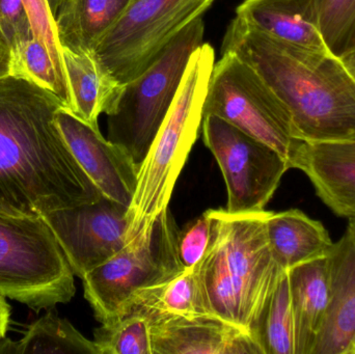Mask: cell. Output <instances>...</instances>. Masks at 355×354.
Returning <instances> with one entry per match:
<instances>
[{
    "instance_id": "27",
    "label": "cell",
    "mask_w": 355,
    "mask_h": 354,
    "mask_svg": "<svg viewBox=\"0 0 355 354\" xmlns=\"http://www.w3.org/2000/svg\"><path fill=\"white\" fill-rule=\"evenodd\" d=\"M31 19L33 37L47 48L60 76L67 82L62 60V48L58 37L55 23L52 18L47 0H23ZM68 85V82H67Z\"/></svg>"
},
{
    "instance_id": "8",
    "label": "cell",
    "mask_w": 355,
    "mask_h": 354,
    "mask_svg": "<svg viewBox=\"0 0 355 354\" xmlns=\"http://www.w3.org/2000/svg\"><path fill=\"white\" fill-rule=\"evenodd\" d=\"M215 62L204 105L214 114L277 151L295 168L304 141L298 139L283 102L252 66L235 52L221 51Z\"/></svg>"
},
{
    "instance_id": "36",
    "label": "cell",
    "mask_w": 355,
    "mask_h": 354,
    "mask_svg": "<svg viewBox=\"0 0 355 354\" xmlns=\"http://www.w3.org/2000/svg\"><path fill=\"white\" fill-rule=\"evenodd\" d=\"M204 1H206L207 3H209L211 6V4H212L213 2H214V0H204Z\"/></svg>"
},
{
    "instance_id": "11",
    "label": "cell",
    "mask_w": 355,
    "mask_h": 354,
    "mask_svg": "<svg viewBox=\"0 0 355 354\" xmlns=\"http://www.w3.org/2000/svg\"><path fill=\"white\" fill-rule=\"evenodd\" d=\"M128 208L101 197L94 203L45 214L74 276L85 274L127 245Z\"/></svg>"
},
{
    "instance_id": "10",
    "label": "cell",
    "mask_w": 355,
    "mask_h": 354,
    "mask_svg": "<svg viewBox=\"0 0 355 354\" xmlns=\"http://www.w3.org/2000/svg\"><path fill=\"white\" fill-rule=\"evenodd\" d=\"M202 131L225 179V209L232 213L265 210L290 170L288 162L272 148L214 114L204 116Z\"/></svg>"
},
{
    "instance_id": "5",
    "label": "cell",
    "mask_w": 355,
    "mask_h": 354,
    "mask_svg": "<svg viewBox=\"0 0 355 354\" xmlns=\"http://www.w3.org/2000/svg\"><path fill=\"white\" fill-rule=\"evenodd\" d=\"M202 16L184 27L139 76L123 85L107 116V139L141 166L183 80L190 56L202 44Z\"/></svg>"
},
{
    "instance_id": "17",
    "label": "cell",
    "mask_w": 355,
    "mask_h": 354,
    "mask_svg": "<svg viewBox=\"0 0 355 354\" xmlns=\"http://www.w3.org/2000/svg\"><path fill=\"white\" fill-rule=\"evenodd\" d=\"M295 326V353L312 354L329 303L327 257L288 270Z\"/></svg>"
},
{
    "instance_id": "3",
    "label": "cell",
    "mask_w": 355,
    "mask_h": 354,
    "mask_svg": "<svg viewBox=\"0 0 355 354\" xmlns=\"http://www.w3.org/2000/svg\"><path fill=\"white\" fill-rule=\"evenodd\" d=\"M208 212L212 222L210 243L198 262L207 309L211 315L252 334L284 272L267 238L265 222L268 211Z\"/></svg>"
},
{
    "instance_id": "37",
    "label": "cell",
    "mask_w": 355,
    "mask_h": 354,
    "mask_svg": "<svg viewBox=\"0 0 355 354\" xmlns=\"http://www.w3.org/2000/svg\"><path fill=\"white\" fill-rule=\"evenodd\" d=\"M354 354H355V346H354Z\"/></svg>"
},
{
    "instance_id": "1",
    "label": "cell",
    "mask_w": 355,
    "mask_h": 354,
    "mask_svg": "<svg viewBox=\"0 0 355 354\" xmlns=\"http://www.w3.org/2000/svg\"><path fill=\"white\" fill-rule=\"evenodd\" d=\"M62 102L12 74L0 77V202L19 215H45L102 195L55 123Z\"/></svg>"
},
{
    "instance_id": "30",
    "label": "cell",
    "mask_w": 355,
    "mask_h": 354,
    "mask_svg": "<svg viewBox=\"0 0 355 354\" xmlns=\"http://www.w3.org/2000/svg\"><path fill=\"white\" fill-rule=\"evenodd\" d=\"M10 308L6 301V297L0 295V339L6 337L10 324Z\"/></svg>"
},
{
    "instance_id": "14",
    "label": "cell",
    "mask_w": 355,
    "mask_h": 354,
    "mask_svg": "<svg viewBox=\"0 0 355 354\" xmlns=\"http://www.w3.org/2000/svg\"><path fill=\"white\" fill-rule=\"evenodd\" d=\"M329 303L312 354H354L355 346V222L327 254Z\"/></svg>"
},
{
    "instance_id": "12",
    "label": "cell",
    "mask_w": 355,
    "mask_h": 354,
    "mask_svg": "<svg viewBox=\"0 0 355 354\" xmlns=\"http://www.w3.org/2000/svg\"><path fill=\"white\" fill-rule=\"evenodd\" d=\"M55 123L71 153L102 197L129 209L139 166L128 152L104 139L99 128L83 122L66 107L56 112Z\"/></svg>"
},
{
    "instance_id": "21",
    "label": "cell",
    "mask_w": 355,
    "mask_h": 354,
    "mask_svg": "<svg viewBox=\"0 0 355 354\" xmlns=\"http://www.w3.org/2000/svg\"><path fill=\"white\" fill-rule=\"evenodd\" d=\"M131 313L141 314L150 322L209 314L202 294L198 263L185 268L162 284L135 293L130 303L129 314Z\"/></svg>"
},
{
    "instance_id": "29",
    "label": "cell",
    "mask_w": 355,
    "mask_h": 354,
    "mask_svg": "<svg viewBox=\"0 0 355 354\" xmlns=\"http://www.w3.org/2000/svg\"><path fill=\"white\" fill-rule=\"evenodd\" d=\"M0 31L10 49L33 37L31 19L23 0H0Z\"/></svg>"
},
{
    "instance_id": "23",
    "label": "cell",
    "mask_w": 355,
    "mask_h": 354,
    "mask_svg": "<svg viewBox=\"0 0 355 354\" xmlns=\"http://www.w3.org/2000/svg\"><path fill=\"white\" fill-rule=\"evenodd\" d=\"M15 346L16 354H100L95 341L51 312L31 324Z\"/></svg>"
},
{
    "instance_id": "34",
    "label": "cell",
    "mask_w": 355,
    "mask_h": 354,
    "mask_svg": "<svg viewBox=\"0 0 355 354\" xmlns=\"http://www.w3.org/2000/svg\"><path fill=\"white\" fill-rule=\"evenodd\" d=\"M10 50V47H8V42H6V37L2 35L1 31H0V50Z\"/></svg>"
},
{
    "instance_id": "19",
    "label": "cell",
    "mask_w": 355,
    "mask_h": 354,
    "mask_svg": "<svg viewBox=\"0 0 355 354\" xmlns=\"http://www.w3.org/2000/svg\"><path fill=\"white\" fill-rule=\"evenodd\" d=\"M62 60L70 91L69 110L83 122L99 128L100 114L112 110L123 85L102 70L91 52L62 48Z\"/></svg>"
},
{
    "instance_id": "13",
    "label": "cell",
    "mask_w": 355,
    "mask_h": 354,
    "mask_svg": "<svg viewBox=\"0 0 355 354\" xmlns=\"http://www.w3.org/2000/svg\"><path fill=\"white\" fill-rule=\"evenodd\" d=\"M153 354H263L254 335L214 315L151 322Z\"/></svg>"
},
{
    "instance_id": "28",
    "label": "cell",
    "mask_w": 355,
    "mask_h": 354,
    "mask_svg": "<svg viewBox=\"0 0 355 354\" xmlns=\"http://www.w3.org/2000/svg\"><path fill=\"white\" fill-rule=\"evenodd\" d=\"M212 222L208 210L178 234V254L184 268L196 266L210 243Z\"/></svg>"
},
{
    "instance_id": "26",
    "label": "cell",
    "mask_w": 355,
    "mask_h": 354,
    "mask_svg": "<svg viewBox=\"0 0 355 354\" xmlns=\"http://www.w3.org/2000/svg\"><path fill=\"white\" fill-rule=\"evenodd\" d=\"M315 8L327 48L342 60L355 48V0H315Z\"/></svg>"
},
{
    "instance_id": "16",
    "label": "cell",
    "mask_w": 355,
    "mask_h": 354,
    "mask_svg": "<svg viewBox=\"0 0 355 354\" xmlns=\"http://www.w3.org/2000/svg\"><path fill=\"white\" fill-rule=\"evenodd\" d=\"M236 17L290 47L331 53L317 24L315 0H243Z\"/></svg>"
},
{
    "instance_id": "7",
    "label": "cell",
    "mask_w": 355,
    "mask_h": 354,
    "mask_svg": "<svg viewBox=\"0 0 355 354\" xmlns=\"http://www.w3.org/2000/svg\"><path fill=\"white\" fill-rule=\"evenodd\" d=\"M179 231L168 209L147 231L81 278L85 299L100 324L128 315L135 293L162 284L185 269L178 254Z\"/></svg>"
},
{
    "instance_id": "20",
    "label": "cell",
    "mask_w": 355,
    "mask_h": 354,
    "mask_svg": "<svg viewBox=\"0 0 355 354\" xmlns=\"http://www.w3.org/2000/svg\"><path fill=\"white\" fill-rule=\"evenodd\" d=\"M132 0H67L53 16L62 48L93 53Z\"/></svg>"
},
{
    "instance_id": "22",
    "label": "cell",
    "mask_w": 355,
    "mask_h": 354,
    "mask_svg": "<svg viewBox=\"0 0 355 354\" xmlns=\"http://www.w3.org/2000/svg\"><path fill=\"white\" fill-rule=\"evenodd\" d=\"M252 334L263 354H296L288 270H284L275 283Z\"/></svg>"
},
{
    "instance_id": "33",
    "label": "cell",
    "mask_w": 355,
    "mask_h": 354,
    "mask_svg": "<svg viewBox=\"0 0 355 354\" xmlns=\"http://www.w3.org/2000/svg\"><path fill=\"white\" fill-rule=\"evenodd\" d=\"M66 1L67 0H47L50 12H51L52 18H53L54 15L58 12V10L64 6V2Z\"/></svg>"
},
{
    "instance_id": "9",
    "label": "cell",
    "mask_w": 355,
    "mask_h": 354,
    "mask_svg": "<svg viewBox=\"0 0 355 354\" xmlns=\"http://www.w3.org/2000/svg\"><path fill=\"white\" fill-rule=\"evenodd\" d=\"M210 6L204 0H132L98 44L94 56L102 70L126 85Z\"/></svg>"
},
{
    "instance_id": "6",
    "label": "cell",
    "mask_w": 355,
    "mask_h": 354,
    "mask_svg": "<svg viewBox=\"0 0 355 354\" xmlns=\"http://www.w3.org/2000/svg\"><path fill=\"white\" fill-rule=\"evenodd\" d=\"M75 292L72 268L45 218L0 212V295L40 312Z\"/></svg>"
},
{
    "instance_id": "2",
    "label": "cell",
    "mask_w": 355,
    "mask_h": 354,
    "mask_svg": "<svg viewBox=\"0 0 355 354\" xmlns=\"http://www.w3.org/2000/svg\"><path fill=\"white\" fill-rule=\"evenodd\" d=\"M221 51L235 52L279 98L302 141L355 139V78L333 53L290 47L235 17Z\"/></svg>"
},
{
    "instance_id": "35",
    "label": "cell",
    "mask_w": 355,
    "mask_h": 354,
    "mask_svg": "<svg viewBox=\"0 0 355 354\" xmlns=\"http://www.w3.org/2000/svg\"><path fill=\"white\" fill-rule=\"evenodd\" d=\"M0 212H2V213H8V214H14V215H19V214L15 213L14 211H12V210L10 209V208L6 207V206H4L3 204L0 202Z\"/></svg>"
},
{
    "instance_id": "25",
    "label": "cell",
    "mask_w": 355,
    "mask_h": 354,
    "mask_svg": "<svg viewBox=\"0 0 355 354\" xmlns=\"http://www.w3.org/2000/svg\"><path fill=\"white\" fill-rule=\"evenodd\" d=\"M94 335L100 354H153L151 322L139 313L102 324Z\"/></svg>"
},
{
    "instance_id": "31",
    "label": "cell",
    "mask_w": 355,
    "mask_h": 354,
    "mask_svg": "<svg viewBox=\"0 0 355 354\" xmlns=\"http://www.w3.org/2000/svg\"><path fill=\"white\" fill-rule=\"evenodd\" d=\"M10 50H0V77L10 74Z\"/></svg>"
},
{
    "instance_id": "4",
    "label": "cell",
    "mask_w": 355,
    "mask_h": 354,
    "mask_svg": "<svg viewBox=\"0 0 355 354\" xmlns=\"http://www.w3.org/2000/svg\"><path fill=\"white\" fill-rule=\"evenodd\" d=\"M214 64V48L210 44L202 43L190 56L176 98L139 166L137 189L127 214V243L168 209L178 179L202 130Z\"/></svg>"
},
{
    "instance_id": "18",
    "label": "cell",
    "mask_w": 355,
    "mask_h": 354,
    "mask_svg": "<svg viewBox=\"0 0 355 354\" xmlns=\"http://www.w3.org/2000/svg\"><path fill=\"white\" fill-rule=\"evenodd\" d=\"M266 234L282 269L327 257L334 242L325 227L298 209L267 214Z\"/></svg>"
},
{
    "instance_id": "24",
    "label": "cell",
    "mask_w": 355,
    "mask_h": 354,
    "mask_svg": "<svg viewBox=\"0 0 355 354\" xmlns=\"http://www.w3.org/2000/svg\"><path fill=\"white\" fill-rule=\"evenodd\" d=\"M10 52V74L27 79L53 93L67 109L70 108V91L60 76L47 48L35 37L15 46Z\"/></svg>"
},
{
    "instance_id": "15",
    "label": "cell",
    "mask_w": 355,
    "mask_h": 354,
    "mask_svg": "<svg viewBox=\"0 0 355 354\" xmlns=\"http://www.w3.org/2000/svg\"><path fill=\"white\" fill-rule=\"evenodd\" d=\"M294 168L309 177L334 213L355 222V139L304 141Z\"/></svg>"
},
{
    "instance_id": "32",
    "label": "cell",
    "mask_w": 355,
    "mask_h": 354,
    "mask_svg": "<svg viewBox=\"0 0 355 354\" xmlns=\"http://www.w3.org/2000/svg\"><path fill=\"white\" fill-rule=\"evenodd\" d=\"M341 60L343 62V64H345L347 70L349 71L350 74L355 78V48L348 55L342 58Z\"/></svg>"
}]
</instances>
